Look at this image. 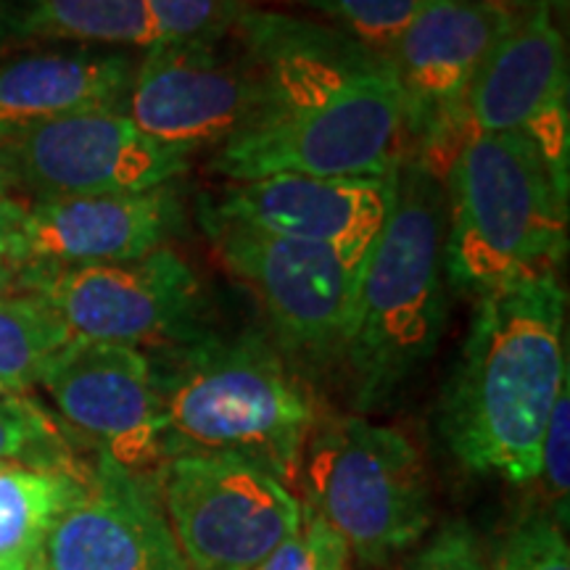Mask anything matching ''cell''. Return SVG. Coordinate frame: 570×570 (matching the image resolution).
Masks as SVG:
<instances>
[{
    "mask_svg": "<svg viewBox=\"0 0 570 570\" xmlns=\"http://www.w3.org/2000/svg\"><path fill=\"white\" fill-rule=\"evenodd\" d=\"M235 38L259 96L212 169L233 183L273 175L375 177L407 159L402 101L389 63L346 32L298 13L248 6Z\"/></svg>",
    "mask_w": 570,
    "mask_h": 570,
    "instance_id": "6da1fadb",
    "label": "cell"
},
{
    "mask_svg": "<svg viewBox=\"0 0 570 570\" xmlns=\"http://www.w3.org/2000/svg\"><path fill=\"white\" fill-rule=\"evenodd\" d=\"M568 291L554 273L523 275L479 296L441 404L452 454L504 481L539 479L541 441L568 381Z\"/></svg>",
    "mask_w": 570,
    "mask_h": 570,
    "instance_id": "7a4b0ae2",
    "label": "cell"
},
{
    "mask_svg": "<svg viewBox=\"0 0 570 570\" xmlns=\"http://www.w3.org/2000/svg\"><path fill=\"white\" fill-rule=\"evenodd\" d=\"M161 458L233 454L296 479L315 404L267 338L185 341L156 367Z\"/></svg>",
    "mask_w": 570,
    "mask_h": 570,
    "instance_id": "3957f363",
    "label": "cell"
},
{
    "mask_svg": "<svg viewBox=\"0 0 570 570\" xmlns=\"http://www.w3.org/2000/svg\"><path fill=\"white\" fill-rule=\"evenodd\" d=\"M444 180L415 159L396 169V196L362 273L344 360L354 402H389L436 352L446 325Z\"/></svg>",
    "mask_w": 570,
    "mask_h": 570,
    "instance_id": "277c9868",
    "label": "cell"
},
{
    "mask_svg": "<svg viewBox=\"0 0 570 570\" xmlns=\"http://www.w3.org/2000/svg\"><path fill=\"white\" fill-rule=\"evenodd\" d=\"M446 285L483 296L554 273L568 248V190L520 132H465L444 175Z\"/></svg>",
    "mask_w": 570,
    "mask_h": 570,
    "instance_id": "5b68a950",
    "label": "cell"
},
{
    "mask_svg": "<svg viewBox=\"0 0 570 570\" xmlns=\"http://www.w3.org/2000/svg\"><path fill=\"white\" fill-rule=\"evenodd\" d=\"M309 504L362 562L410 550L431 525L423 460L402 431L365 417L317 425L306 441Z\"/></svg>",
    "mask_w": 570,
    "mask_h": 570,
    "instance_id": "8992f818",
    "label": "cell"
},
{
    "mask_svg": "<svg viewBox=\"0 0 570 570\" xmlns=\"http://www.w3.org/2000/svg\"><path fill=\"white\" fill-rule=\"evenodd\" d=\"M156 483L188 570H254L302 520L294 491L233 454H177Z\"/></svg>",
    "mask_w": 570,
    "mask_h": 570,
    "instance_id": "52a82bcc",
    "label": "cell"
},
{
    "mask_svg": "<svg viewBox=\"0 0 570 570\" xmlns=\"http://www.w3.org/2000/svg\"><path fill=\"white\" fill-rule=\"evenodd\" d=\"M202 223L225 267L259 296L277 348L317 365L344 356L365 267L327 246L281 238L209 209Z\"/></svg>",
    "mask_w": 570,
    "mask_h": 570,
    "instance_id": "ba28073f",
    "label": "cell"
},
{
    "mask_svg": "<svg viewBox=\"0 0 570 570\" xmlns=\"http://www.w3.org/2000/svg\"><path fill=\"white\" fill-rule=\"evenodd\" d=\"M21 291L51 306L71 338L138 348L198 338L202 283L167 246L111 265H24Z\"/></svg>",
    "mask_w": 570,
    "mask_h": 570,
    "instance_id": "9c48e42d",
    "label": "cell"
},
{
    "mask_svg": "<svg viewBox=\"0 0 570 570\" xmlns=\"http://www.w3.org/2000/svg\"><path fill=\"white\" fill-rule=\"evenodd\" d=\"M17 188L38 198L142 194L173 185L190 151L148 138L119 109L59 117L0 146Z\"/></svg>",
    "mask_w": 570,
    "mask_h": 570,
    "instance_id": "30bf717a",
    "label": "cell"
},
{
    "mask_svg": "<svg viewBox=\"0 0 570 570\" xmlns=\"http://www.w3.org/2000/svg\"><path fill=\"white\" fill-rule=\"evenodd\" d=\"M235 38V35H233ZM259 77L235 38L156 42L135 61L122 111L148 138L185 148L225 146L252 117Z\"/></svg>",
    "mask_w": 570,
    "mask_h": 570,
    "instance_id": "8fae6325",
    "label": "cell"
},
{
    "mask_svg": "<svg viewBox=\"0 0 570 570\" xmlns=\"http://www.w3.org/2000/svg\"><path fill=\"white\" fill-rule=\"evenodd\" d=\"M515 19L462 3L423 0L399 35L386 63L402 101L407 156L420 164L436 159L449 138L465 135V96L475 71Z\"/></svg>",
    "mask_w": 570,
    "mask_h": 570,
    "instance_id": "7c38bea8",
    "label": "cell"
},
{
    "mask_svg": "<svg viewBox=\"0 0 570 570\" xmlns=\"http://www.w3.org/2000/svg\"><path fill=\"white\" fill-rule=\"evenodd\" d=\"M568 46L552 0L515 19L475 71L465 96V132L525 135L568 190Z\"/></svg>",
    "mask_w": 570,
    "mask_h": 570,
    "instance_id": "4fadbf2b",
    "label": "cell"
},
{
    "mask_svg": "<svg viewBox=\"0 0 570 570\" xmlns=\"http://www.w3.org/2000/svg\"><path fill=\"white\" fill-rule=\"evenodd\" d=\"M63 423L98 458L146 473L161 460L156 367L138 346L71 338L40 377Z\"/></svg>",
    "mask_w": 570,
    "mask_h": 570,
    "instance_id": "5bb4252c",
    "label": "cell"
},
{
    "mask_svg": "<svg viewBox=\"0 0 570 570\" xmlns=\"http://www.w3.org/2000/svg\"><path fill=\"white\" fill-rule=\"evenodd\" d=\"M42 552L51 570H188L154 475L104 458L56 518Z\"/></svg>",
    "mask_w": 570,
    "mask_h": 570,
    "instance_id": "9a60e30c",
    "label": "cell"
},
{
    "mask_svg": "<svg viewBox=\"0 0 570 570\" xmlns=\"http://www.w3.org/2000/svg\"><path fill=\"white\" fill-rule=\"evenodd\" d=\"M396 173L375 177L273 175L233 183L206 209L281 238L327 246L365 267L394 206Z\"/></svg>",
    "mask_w": 570,
    "mask_h": 570,
    "instance_id": "2e32d148",
    "label": "cell"
},
{
    "mask_svg": "<svg viewBox=\"0 0 570 570\" xmlns=\"http://www.w3.org/2000/svg\"><path fill=\"white\" fill-rule=\"evenodd\" d=\"M183 227L175 185L111 196H53L27 206L17 259L71 267L130 262L167 246Z\"/></svg>",
    "mask_w": 570,
    "mask_h": 570,
    "instance_id": "e0dca14e",
    "label": "cell"
},
{
    "mask_svg": "<svg viewBox=\"0 0 570 570\" xmlns=\"http://www.w3.org/2000/svg\"><path fill=\"white\" fill-rule=\"evenodd\" d=\"M132 69L130 53L90 46L0 61V146L69 114L119 109Z\"/></svg>",
    "mask_w": 570,
    "mask_h": 570,
    "instance_id": "ac0fdd59",
    "label": "cell"
},
{
    "mask_svg": "<svg viewBox=\"0 0 570 570\" xmlns=\"http://www.w3.org/2000/svg\"><path fill=\"white\" fill-rule=\"evenodd\" d=\"M19 40L146 51L159 42V32L146 0H21Z\"/></svg>",
    "mask_w": 570,
    "mask_h": 570,
    "instance_id": "d6986e66",
    "label": "cell"
},
{
    "mask_svg": "<svg viewBox=\"0 0 570 570\" xmlns=\"http://www.w3.org/2000/svg\"><path fill=\"white\" fill-rule=\"evenodd\" d=\"M88 475L90 468L40 470L17 462L0 468V562H30Z\"/></svg>",
    "mask_w": 570,
    "mask_h": 570,
    "instance_id": "ffe728a7",
    "label": "cell"
},
{
    "mask_svg": "<svg viewBox=\"0 0 570 570\" xmlns=\"http://www.w3.org/2000/svg\"><path fill=\"white\" fill-rule=\"evenodd\" d=\"M69 341V327L40 296H0V383L11 394L38 386L46 367Z\"/></svg>",
    "mask_w": 570,
    "mask_h": 570,
    "instance_id": "44dd1931",
    "label": "cell"
},
{
    "mask_svg": "<svg viewBox=\"0 0 570 570\" xmlns=\"http://www.w3.org/2000/svg\"><path fill=\"white\" fill-rule=\"evenodd\" d=\"M11 460L40 470H85L51 415L24 394L0 396V462Z\"/></svg>",
    "mask_w": 570,
    "mask_h": 570,
    "instance_id": "7402d4cb",
    "label": "cell"
},
{
    "mask_svg": "<svg viewBox=\"0 0 570 570\" xmlns=\"http://www.w3.org/2000/svg\"><path fill=\"white\" fill-rule=\"evenodd\" d=\"M315 11L320 21L346 32L386 61L399 35L415 17L423 0H296Z\"/></svg>",
    "mask_w": 570,
    "mask_h": 570,
    "instance_id": "603a6c76",
    "label": "cell"
},
{
    "mask_svg": "<svg viewBox=\"0 0 570 570\" xmlns=\"http://www.w3.org/2000/svg\"><path fill=\"white\" fill-rule=\"evenodd\" d=\"M159 42H219L233 38L244 0H146Z\"/></svg>",
    "mask_w": 570,
    "mask_h": 570,
    "instance_id": "cb8c5ba5",
    "label": "cell"
},
{
    "mask_svg": "<svg viewBox=\"0 0 570 570\" xmlns=\"http://www.w3.org/2000/svg\"><path fill=\"white\" fill-rule=\"evenodd\" d=\"M348 547L309 504H302L298 529L254 570H346Z\"/></svg>",
    "mask_w": 570,
    "mask_h": 570,
    "instance_id": "d4e9b609",
    "label": "cell"
},
{
    "mask_svg": "<svg viewBox=\"0 0 570 570\" xmlns=\"http://www.w3.org/2000/svg\"><path fill=\"white\" fill-rule=\"evenodd\" d=\"M499 570H570V550L562 525L550 515L520 520L504 539Z\"/></svg>",
    "mask_w": 570,
    "mask_h": 570,
    "instance_id": "484cf974",
    "label": "cell"
},
{
    "mask_svg": "<svg viewBox=\"0 0 570 570\" xmlns=\"http://www.w3.org/2000/svg\"><path fill=\"white\" fill-rule=\"evenodd\" d=\"M537 481L552 502V518L560 525H566L570 491V383L562 386L558 402L552 407V415L547 420Z\"/></svg>",
    "mask_w": 570,
    "mask_h": 570,
    "instance_id": "4316f807",
    "label": "cell"
},
{
    "mask_svg": "<svg viewBox=\"0 0 570 570\" xmlns=\"http://www.w3.org/2000/svg\"><path fill=\"white\" fill-rule=\"evenodd\" d=\"M410 570H491V566L473 531L465 523H449L417 554Z\"/></svg>",
    "mask_w": 570,
    "mask_h": 570,
    "instance_id": "83f0119b",
    "label": "cell"
},
{
    "mask_svg": "<svg viewBox=\"0 0 570 570\" xmlns=\"http://www.w3.org/2000/svg\"><path fill=\"white\" fill-rule=\"evenodd\" d=\"M27 219V206L19 198L0 196V256H17L19 235Z\"/></svg>",
    "mask_w": 570,
    "mask_h": 570,
    "instance_id": "f1b7e54d",
    "label": "cell"
},
{
    "mask_svg": "<svg viewBox=\"0 0 570 570\" xmlns=\"http://www.w3.org/2000/svg\"><path fill=\"white\" fill-rule=\"evenodd\" d=\"M19 42V0H0V53Z\"/></svg>",
    "mask_w": 570,
    "mask_h": 570,
    "instance_id": "f546056e",
    "label": "cell"
},
{
    "mask_svg": "<svg viewBox=\"0 0 570 570\" xmlns=\"http://www.w3.org/2000/svg\"><path fill=\"white\" fill-rule=\"evenodd\" d=\"M21 275H24V262H19L17 256H0V296L24 294Z\"/></svg>",
    "mask_w": 570,
    "mask_h": 570,
    "instance_id": "4dcf8cb0",
    "label": "cell"
},
{
    "mask_svg": "<svg viewBox=\"0 0 570 570\" xmlns=\"http://www.w3.org/2000/svg\"><path fill=\"white\" fill-rule=\"evenodd\" d=\"M462 3H473V6H483V9L499 11L510 19H520L523 13H529L533 6H539L541 0H462Z\"/></svg>",
    "mask_w": 570,
    "mask_h": 570,
    "instance_id": "1f68e13d",
    "label": "cell"
},
{
    "mask_svg": "<svg viewBox=\"0 0 570 570\" xmlns=\"http://www.w3.org/2000/svg\"><path fill=\"white\" fill-rule=\"evenodd\" d=\"M13 188H17V183H13V175H11V169L6 167L3 156H0V196H9Z\"/></svg>",
    "mask_w": 570,
    "mask_h": 570,
    "instance_id": "d6a6232c",
    "label": "cell"
},
{
    "mask_svg": "<svg viewBox=\"0 0 570 570\" xmlns=\"http://www.w3.org/2000/svg\"><path fill=\"white\" fill-rule=\"evenodd\" d=\"M27 570H51V568H48V562H46V552H42V547L32 554L30 562H27Z\"/></svg>",
    "mask_w": 570,
    "mask_h": 570,
    "instance_id": "836d02e7",
    "label": "cell"
},
{
    "mask_svg": "<svg viewBox=\"0 0 570 570\" xmlns=\"http://www.w3.org/2000/svg\"><path fill=\"white\" fill-rule=\"evenodd\" d=\"M0 570H27V562H0Z\"/></svg>",
    "mask_w": 570,
    "mask_h": 570,
    "instance_id": "e575fe53",
    "label": "cell"
},
{
    "mask_svg": "<svg viewBox=\"0 0 570 570\" xmlns=\"http://www.w3.org/2000/svg\"><path fill=\"white\" fill-rule=\"evenodd\" d=\"M6 394H11V391H9V389H6V386H3V383H0V396H6Z\"/></svg>",
    "mask_w": 570,
    "mask_h": 570,
    "instance_id": "d590c367",
    "label": "cell"
},
{
    "mask_svg": "<svg viewBox=\"0 0 570 570\" xmlns=\"http://www.w3.org/2000/svg\"><path fill=\"white\" fill-rule=\"evenodd\" d=\"M3 465H9V462H0V468H3Z\"/></svg>",
    "mask_w": 570,
    "mask_h": 570,
    "instance_id": "8d00e7d4",
    "label": "cell"
},
{
    "mask_svg": "<svg viewBox=\"0 0 570 570\" xmlns=\"http://www.w3.org/2000/svg\"><path fill=\"white\" fill-rule=\"evenodd\" d=\"M244 3H252V0H244Z\"/></svg>",
    "mask_w": 570,
    "mask_h": 570,
    "instance_id": "74e56055",
    "label": "cell"
}]
</instances>
